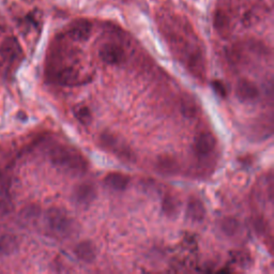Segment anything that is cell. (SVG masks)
Masks as SVG:
<instances>
[{"mask_svg":"<svg viewBox=\"0 0 274 274\" xmlns=\"http://www.w3.org/2000/svg\"><path fill=\"white\" fill-rule=\"evenodd\" d=\"M46 229L54 237L66 238L74 231V222L62 209L51 208L45 214Z\"/></svg>","mask_w":274,"mask_h":274,"instance_id":"7a4b0ae2","label":"cell"},{"mask_svg":"<svg viewBox=\"0 0 274 274\" xmlns=\"http://www.w3.org/2000/svg\"><path fill=\"white\" fill-rule=\"evenodd\" d=\"M206 215V209L203 203L198 200L192 198L186 207V216L193 222H201Z\"/></svg>","mask_w":274,"mask_h":274,"instance_id":"4fadbf2b","label":"cell"},{"mask_svg":"<svg viewBox=\"0 0 274 274\" xmlns=\"http://www.w3.org/2000/svg\"><path fill=\"white\" fill-rule=\"evenodd\" d=\"M92 25L91 23L86 20H78L75 21L73 24L70 26L68 35L77 42H85L87 41L91 36Z\"/></svg>","mask_w":274,"mask_h":274,"instance_id":"5b68a950","label":"cell"},{"mask_svg":"<svg viewBox=\"0 0 274 274\" xmlns=\"http://www.w3.org/2000/svg\"><path fill=\"white\" fill-rule=\"evenodd\" d=\"M80 74L73 68H66L57 74V82L62 86H74L78 82Z\"/></svg>","mask_w":274,"mask_h":274,"instance_id":"9a60e30c","label":"cell"},{"mask_svg":"<svg viewBox=\"0 0 274 274\" xmlns=\"http://www.w3.org/2000/svg\"><path fill=\"white\" fill-rule=\"evenodd\" d=\"M21 54V46L17 39L8 38L0 46V55L7 61H13Z\"/></svg>","mask_w":274,"mask_h":274,"instance_id":"30bf717a","label":"cell"},{"mask_svg":"<svg viewBox=\"0 0 274 274\" xmlns=\"http://www.w3.org/2000/svg\"><path fill=\"white\" fill-rule=\"evenodd\" d=\"M101 60L107 65H120L125 60V53L121 46L115 43H106L99 51Z\"/></svg>","mask_w":274,"mask_h":274,"instance_id":"3957f363","label":"cell"},{"mask_svg":"<svg viewBox=\"0 0 274 274\" xmlns=\"http://www.w3.org/2000/svg\"><path fill=\"white\" fill-rule=\"evenodd\" d=\"M11 208L10 182L3 173H0V216L7 215L11 211Z\"/></svg>","mask_w":274,"mask_h":274,"instance_id":"52a82bcc","label":"cell"},{"mask_svg":"<svg viewBox=\"0 0 274 274\" xmlns=\"http://www.w3.org/2000/svg\"><path fill=\"white\" fill-rule=\"evenodd\" d=\"M214 27L218 33L224 35L229 28V19L224 11H216L214 15Z\"/></svg>","mask_w":274,"mask_h":274,"instance_id":"ac0fdd59","label":"cell"},{"mask_svg":"<svg viewBox=\"0 0 274 274\" xmlns=\"http://www.w3.org/2000/svg\"><path fill=\"white\" fill-rule=\"evenodd\" d=\"M50 159L54 165L74 173L85 171L87 167V161L84 159V156L73 148L66 146L54 147L50 151Z\"/></svg>","mask_w":274,"mask_h":274,"instance_id":"6da1fadb","label":"cell"},{"mask_svg":"<svg viewBox=\"0 0 274 274\" xmlns=\"http://www.w3.org/2000/svg\"><path fill=\"white\" fill-rule=\"evenodd\" d=\"M130 179L121 173H109L104 178V183L114 191H124L129 185Z\"/></svg>","mask_w":274,"mask_h":274,"instance_id":"8fae6325","label":"cell"},{"mask_svg":"<svg viewBox=\"0 0 274 274\" xmlns=\"http://www.w3.org/2000/svg\"><path fill=\"white\" fill-rule=\"evenodd\" d=\"M216 145V140L213 134L208 132L200 133V134L195 139L194 148L195 151L199 155H207L214 149Z\"/></svg>","mask_w":274,"mask_h":274,"instance_id":"ba28073f","label":"cell"},{"mask_svg":"<svg viewBox=\"0 0 274 274\" xmlns=\"http://www.w3.org/2000/svg\"><path fill=\"white\" fill-rule=\"evenodd\" d=\"M178 203L173 196H166L163 201V212L168 216H174L177 213Z\"/></svg>","mask_w":274,"mask_h":274,"instance_id":"ffe728a7","label":"cell"},{"mask_svg":"<svg viewBox=\"0 0 274 274\" xmlns=\"http://www.w3.org/2000/svg\"><path fill=\"white\" fill-rule=\"evenodd\" d=\"M74 115L77 118V120L81 123H83L84 125H88L92 121V115H91L90 109L87 106H78L75 109Z\"/></svg>","mask_w":274,"mask_h":274,"instance_id":"d6986e66","label":"cell"},{"mask_svg":"<svg viewBox=\"0 0 274 274\" xmlns=\"http://www.w3.org/2000/svg\"><path fill=\"white\" fill-rule=\"evenodd\" d=\"M41 210L36 205H30L23 209L20 213V220L25 224L36 223L40 216Z\"/></svg>","mask_w":274,"mask_h":274,"instance_id":"2e32d148","label":"cell"},{"mask_svg":"<svg viewBox=\"0 0 274 274\" xmlns=\"http://www.w3.org/2000/svg\"><path fill=\"white\" fill-rule=\"evenodd\" d=\"M236 96L242 102H250L259 96L257 86L246 78L238 81L236 86Z\"/></svg>","mask_w":274,"mask_h":274,"instance_id":"8992f818","label":"cell"},{"mask_svg":"<svg viewBox=\"0 0 274 274\" xmlns=\"http://www.w3.org/2000/svg\"><path fill=\"white\" fill-rule=\"evenodd\" d=\"M74 254L78 259L84 262H92L96 259V248L90 241H83L74 248Z\"/></svg>","mask_w":274,"mask_h":274,"instance_id":"9c48e42d","label":"cell"},{"mask_svg":"<svg viewBox=\"0 0 274 274\" xmlns=\"http://www.w3.org/2000/svg\"><path fill=\"white\" fill-rule=\"evenodd\" d=\"M97 190L90 183H82L75 186L72 194L73 201L78 206H88L96 199Z\"/></svg>","mask_w":274,"mask_h":274,"instance_id":"277c9868","label":"cell"},{"mask_svg":"<svg viewBox=\"0 0 274 274\" xmlns=\"http://www.w3.org/2000/svg\"><path fill=\"white\" fill-rule=\"evenodd\" d=\"M101 140H102V144H103L105 147H108L111 150H113L117 153H120V155L130 159V150H128V148L122 146L121 144L119 146L118 139H117L114 135H112V134H102L101 135Z\"/></svg>","mask_w":274,"mask_h":274,"instance_id":"5bb4252c","label":"cell"},{"mask_svg":"<svg viewBox=\"0 0 274 274\" xmlns=\"http://www.w3.org/2000/svg\"><path fill=\"white\" fill-rule=\"evenodd\" d=\"M18 238L10 232H0V257L8 256L17 250Z\"/></svg>","mask_w":274,"mask_h":274,"instance_id":"7c38bea8","label":"cell"},{"mask_svg":"<svg viewBox=\"0 0 274 274\" xmlns=\"http://www.w3.org/2000/svg\"><path fill=\"white\" fill-rule=\"evenodd\" d=\"M212 87H213V90L215 91V93L217 96H220L222 98H225L226 95H227V92H226V88H225V86L221 83V82H218V81H214L212 83Z\"/></svg>","mask_w":274,"mask_h":274,"instance_id":"44dd1931","label":"cell"},{"mask_svg":"<svg viewBox=\"0 0 274 274\" xmlns=\"http://www.w3.org/2000/svg\"><path fill=\"white\" fill-rule=\"evenodd\" d=\"M221 228L222 231L226 234V236H234V234L238 233L240 224L239 222L233 217H226L221 223Z\"/></svg>","mask_w":274,"mask_h":274,"instance_id":"e0dca14e","label":"cell"}]
</instances>
